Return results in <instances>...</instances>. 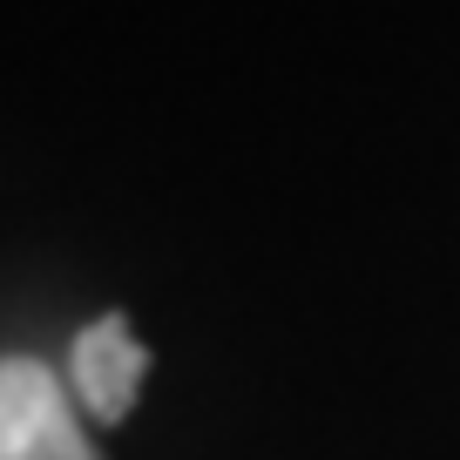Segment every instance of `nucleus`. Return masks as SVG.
<instances>
[{"mask_svg":"<svg viewBox=\"0 0 460 460\" xmlns=\"http://www.w3.org/2000/svg\"><path fill=\"white\" fill-rule=\"evenodd\" d=\"M0 460H102L82 440L55 373L34 359H7L0 373Z\"/></svg>","mask_w":460,"mask_h":460,"instance_id":"f257e3e1","label":"nucleus"},{"mask_svg":"<svg viewBox=\"0 0 460 460\" xmlns=\"http://www.w3.org/2000/svg\"><path fill=\"white\" fill-rule=\"evenodd\" d=\"M75 386H82V406L102 427H115L136 406V393H143V345L129 339L122 318H102V325H88L75 339Z\"/></svg>","mask_w":460,"mask_h":460,"instance_id":"f03ea898","label":"nucleus"}]
</instances>
